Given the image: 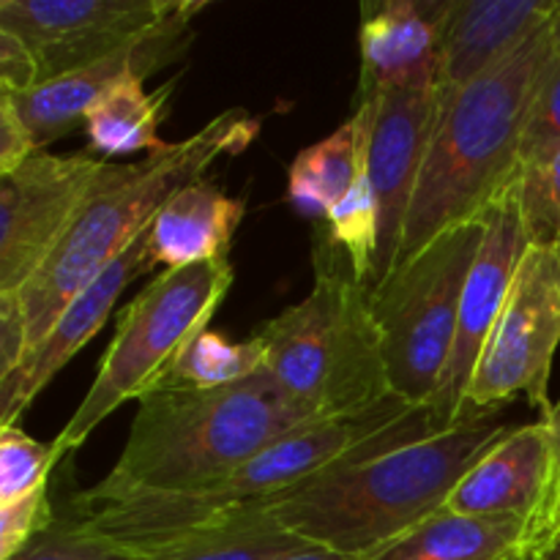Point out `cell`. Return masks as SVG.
<instances>
[{
  "label": "cell",
  "mask_w": 560,
  "mask_h": 560,
  "mask_svg": "<svg viewBox=\"0 0 560 560\" xmlns=\"http://www.w3.org/2000/svg\"><path fill=\"white\" fill-rule=\"evenodd\" d=\"M148 233L151 228L118 260L109 262L82 293H77L44 334L42 342L9 375L0 377V427H16V419L31 408L33 399L49 386V381L102 331L120 293L131 282L153 271L156 262L151 260V249H148Z\"/></svg>",
  "instance_id": "obj_15"
},
{
  "label": "cell",
  "mask_w": 560,
  "mask_h": 560,
  "mask_svg": "<svg viewBox=\"0 0 560 560\" xmlns=\"http://www.w3.org/2000/svg\"><path fill=\"white\" fill-rule=\"evenodd\" d=\"M448 0H386L364 5L359 96L405 85L438 71Z\"/></svg>",
  "instance_id": "obj_18"
},
{
  "label": "cell",
  "mask_w": 560,
  "mask_h": 560,
  "mask_svg": "<svg viewBox=\"0 0 560 560\" xmlns=\"http://www.w3.org/2000/svg\"><path fill=\"white\" fill-rule=\"evenodd\" d=\"M312 421L320 416L262 372L224 388H159L137 402L118 463L74 506L197 490Z\"/></svg>",
  "instance_id": "obj_2"
},
{
  "label": "cell",
  "mask_w": 560,
  "mask_h": 560,
  "mask_svg": "<svg viewBox=\"0 0 560 560\" xmlns=\"http://www.w3.org/2000/svg\"><path fill=\"white\" fill-rule=\"evenodd\" d=\"M27 353L25 315L16 293L0 295V377L9 375Z\"/></svg>",
  "instance_id": "obj_33"
},
{
  "label": "cell",
  "mask_w": 560,
  "mask_h": 560,
  "mask_svg": "<svg viewBox=\"0 0 560 560\" xmlns=\"http://www.w3.org/2000/svg\"><path fill=\"white\" fill-rule=\"evenodd\" d=\"M107 159L38 151L0 175V295L20 293L49 260L107 170Z\"/></svg>",
  "instance_id": "obj_10"
},
{
  "label": "cell",
  "mask_w": 560,
  "mask_h": 560,
  "mask_svg": "<svg viewBox=\"0 0 560 560\" xmlns=\"http://www.w3.org/2000/svg\"><path fill=\"white\" fill-rule=\"evenodd\" d=\"M560 345V249L530 246L506 306L476 361L463 419L501 413L503 405L528 399L550 419V375Z\"/></svg>",
  "instance_id": "obj_9"
},
{
  "label": "cell",
  "mask_w": 560,
  "mask_h": 560,
  "mask_svg": "<svg viewBox=\"0 0 560 560\" xmlns=\"http://www.w3.org/2000/svg\"><path fill=\"white\" fill-rule=\"evenodd\" d=\"M255 334L266 350L262 375L320 419L370 413L397 397L370 288L350 268L317 260L310 295Z\"/></svg>",
  "instance_id": "obj_6"
},
{
  "label": "cell",
  "mask_w": 560,
  "mask_h": 560,
  "mask_svg": "<svg viewBox=\"0 0 560 560\" xmlns=\"http://www.w3.org/2000/svg\"><path fill=\"white\" fill-rule=\"evenodd\" d=\"M556 435L545 419L512 427L459 479L446 512L468 517H514L528 523L545 495Z\"/></svg>",
  "instance_id": "obj_17"
},
{
  "label": "cell",
  "mask_w": 560,
  "mask_h": 560,
  "mask_svg": "<svg viewBox=\"0 0 560 560\" xmlns=\"http://www.w3.org/2000/svg\"><path fill=\"white\" fill-rule=\"evenodd\" d=\"M560 151V60L552 58L530 102L520 145V173L545 164Z\"/></svg>",
  "instance_id": "obj_28"
},
{
  "label": "cell",
  "mask_w": 560,
  "mask_h": 560,
  "mask_svg": "<svg viewBox=\"0 0 560 560\" xmlns=\"http://www.w3.org/2000/svg\"><path fill=\"white\" fill-rule=\"evenodd\" d=\"M550 36H552V49H556V58L560 60V0L556 3V11L550 16Z\"/></svg>",
  "instance_id": "obj_35"
},
{
  "label": "cell",
  "mask_w": 560,
  "mask_h": 560,
  "mask_svg": "<svg viewBox=\"0 0 560 560\" xmlns=\"http://www.w3.org/2000/svg\"><path fill=\"white\" fill-rule=\"evenodd\" d=\"M58 459L63 457L55 443H38L20 427H0V506L47 487Z\"/></svg>",
  "instance_id": "obj_25"
},
{
  "label": "cell",
  "mask_w": 560,
  "mask_h": 560,
  "mask_svg": "<svg viewBox=\"0 0 560 560\" xmlns=\"http://www.w3.org/2000/svg\"><path fill=\"white\" fill-rule=\"evenodd\" d=\"M246 202L230 197L213 180L197 178L175 191L153 217L148 249L156 266L189 268L224 260L244 222Z\"/></svg>",
  "instance_id": "obj_19"
},
{
  "label": "cell",
  "mask_w": 560,
  "mask_h": 560,
  "mask_svg": "<svg viewBox=\"0 0 560 560\" xmlns=\"http://www.w3.org/2000/svg\"><path fill=\"white\" fill-rule=\"evenodd\" d=\"M545 421L552 427V435H556V441H560V399L556 402V408H552L550 419H545Z\"/></svg>",
  "instance_id": "obj_36"
},
{
  "label": "cell",
  "mask_w": 560,
  "mask_h": 560,
  "mask_svg": "<svg viewBox=\"0 0 560 560\" xmlns=\"http://www.w3.org/2000/svg\"><path fill=\"white\" fill-rule=\"evenodd\" d=\"M517 195L530 244L560 249V151L517 175Z\"/></svg>",
  "instance_id": "obj_27"
},
{
  "label": "cell",
  "mask_w": 560,
  "mask_h": 560,
  "mask_svg": "<svg viewBox=\"0 0 560 560\" xmlns=\"http://www.w3.org/2000/svg\"><path fill=\"white\" fill-rule=\"evenodd\" d=\"M481 219H485V238H481L474 266L465 279L463 299H459V320L452 359L443 372L435 399L427 408L435 430H448V427L463 421L465 394H468L476 361H479L481 350H485L487 339L495 328L498 315L506 306L514 279L523 266V257L534 246L528 228H525L523 208H520L517 180L509 184L481 211Z\"/></svg>",
  "instance_id": "obj_12"
},
{
  "label": "cell",
  "mask_w": 560,
  "mask_h": 560,
  "mask_svg": "<svg viewBox=\"0 0 560 560\" xmlns=\"http://www.w3.org/2000/svg\"><path fill=\"white\" fill-rule=\"evenodd\" d=\"M364 153V115L355 107L334 135L304 148L290 164L288 197L304 217L326 219L359 178Z\"/></svg>",
  "instance_id": "obj_22"
},
{
  "label": "cell",
  "mask_w": 560,
  "mask_h": 560,
  "mask_svg": "<svg viewBox=\"0 0 560 560\" xmlns=\"http://www.w3.org/2000/svg\"><path fill=\"white\" fill-rule=\"evenodd\" d=\"M481 238V217L454 224L370 290L388 381L394 394L413 408H430L452 359L459 299Z\"/></svg>",
  "instance_id": "obj_8"
},
{
  "label": "cell",
  "mask_w": 560,
  "mask_h": 560,
  "mask_svg": "<svg viewBox=\"0 0 560 560\" xmlns=\"http://www.w3.org/2000/svg\"><path fill=\"white\" fill-rule=\"evenodd\" d=\"M202 9H208L206 0H184L173 16L148 27L145 33L131 38L115 52L71 71V74L42 82L31 93L14 96L16 109L31 129L38 151H44L49 142L71 135L77 124H85L91 104L115 82H120L124 77L148 80L153 71L184 58L189 44L195 42V20Z\"/></svg>",
  "instance_id": "obj_14"
},
{
  "label": "cell",
  "mask_w": 560,
  "mask_h": 560,
  "mask_svg": "<svg viewBox=\"0 0 560 560\" xmlns=\"http://www.w3.org/2000/svg\"><path fill=\"white\" fill-rule=\"evenodd\" d=\"M359 104L366 109V173L381 206V244L370 279V290H375L394 271L410 200L430 151L438 118V71L359 96Z\"/></svg>",
  "instance_id": "obj_11"
},
{
  "label": "cell",
  "mask_w": 560,
  "mask_h": 560,
  "mask_svg": "<svg viewBox=\"0 0 560 560\" xmlns=\"http://www.w3.org/2000/svg\"><path fill=\"white\" fill-rule=\"evenodd\" d=\"M55 520L58 517L52 514L47 487L14 503H3L0 506V560L20 556L27 545L52 528Z\"/></svg>",
  "instance_id": "obj_29"
},
{
  "label": "cell",
  "mask_w": 560,
  "mask_h": 560,
  "mask_svg": "<svg viewBox=\"0 0 560 560\" xmlns=\"http://www.w3.org/2000/svg\"><path fill=\"white\" fill-rule=\"evenodd\" d=\"M512 427L485 413L435 430L427 410H413L345 463L268 503L266 512L310 545L366 558L443 512L459 479Z\"/></svg>",
  "instance_id": "obj_1"
},
{
  "label": "cell",
  "mask_w": 560,
  "mask_h": 560,
  "mask_svg": "<svg viewBox=\"0 0 560 560\" xmlns=\"http://www.w3.org/2000/svg\"><path fill=\"white\" fill-rule=\"evenodd\" d=\"M184 0H0V27L33 49L42 82L71 74L159 25Z\"/></svg>",
  "instance_id": "obj_13"
},
{
  "label": "cell",
  "mask_w": 560,
  "mask_h": 560,
  "mask_svg": "<svg viewBox=\"0 0 560 560\" xmlns=\"http://www.w3.org/2000/svg\"><path fill=\"white\" fill-rule=\"evenodd\" d=\"M560 547V441L552 452L550 476H547L545 495L530 520L525 523L523 556L528 560H547Z\"/></svg>",
  "instance_id": "obj_30"
},
{
  "label": "cell",
  "mask_w": 560,
  "mask_h": 560,
  "mask_svg": "<svg viewBox=\"0 0 560 560\" xmlns=\"http://www.w3.org/2000/svg\"><path fill=\"white\" fill-rule=\"evenodd\" d=\"M552 58L547 22L468 88L452 96L438 91L435 129L394 268L419 255L443 230L479 219L517 180L525 118Z\"/></svg>",
  "instance_id": "obj_3"
},
{
  "label": "cell",
  "mask_w": 560,
  "mask_h": 560,
  "mask_svg": "<svg viewBox=\"0 0 560 560\" xmlns=\"http://www.w3.org/2000/svg\"><path fill=\"white\" fill-rule=\"evenodd\" d=\"M266 366V350L257 334L244 342H233L224 334L202 331L186 348L164 388H224L260 375Z\"/></svg>",
  "instance_id": "obj_24"
},
{
  "label": "cell",
  "mask_w": 560,
  "mask_h": 560,
  "mask_svg": "<svg viewBox=\"0 0 560 560\" xmlns=\"http://www.w3.org/2000/svg\"><path fill=\"white\" fill-rule=\"evenodd\" d=\"M233 279L230 257L167 268L124 306L85 399L55 438L60 457L80 448L126 402L167 386L186 348L208 331Z\"/></svg>",
  "instance_id": "obj_7"
},
{
  "label": "cell",
  "mask_w": 560,
  "mask_h": 560,
  "mask_svg": "<svg viewBox=\"0 0 560 560\" xmlns=\"http://www.w3.org/2000/svg\"><path fill=\"white\" fill-rule=\"evenodd\" d=\"M257 135L260 120L233 107L186 140L167 142L140 162L107 164L58 249L16 293L25 315L27 353L42 342L71 299L151 228L159 208L175 191L206 178V170L219 159L244 153Z\"/></svg>",
  "instance_id": "obj_4"
},
{
  "label": "cell",
  "mask_w": 560,
  "mask_h": 560,
  "mask_svg": "<svg viewBox=\"0 0 560 560\" xmlns=\"http://www.w3.org/2000/svg\"><path fill=\"white\" fill-rule=\"evenodd\" d=\"M525 523L438 512L364 560H512L523 556Z\"/></svg>",
  "instance_id": "obj_20"
},
{
  "label": "cell",
  "mask_w": 560,
  "mask_h": 560,
  "mask_svg": "<svg viewBox=\"0 0 560 560\" xmlns=\"http://www.w3.org/2000/svg\"><path fill=\"white\" fill-rule=\"evenodd\" d=\"M11 560H142V552L88 528L80 517L55 520L47 534Z\"/></svg>",
  "instance_id": "obj_26"
},
{
  "label": "cell",
  "mask_w": 560,
  "mask_h": 560,
  "mask_svg": "<svg viewBox=\"0 0 560 560\" xmlns=\"http://www.w3.org/2000/svg\"><path fill=\"white\" fill-rule=\"evenodd\" d=\"M547 560H560V547H558V550H556V552H552V556H550V558H547Z\"/></svg>",
  "instance_id": "obj_37"
},
{
  "label": "cell",
  "mask_w": 560,
  "mask_h": 560,
  "mask_svg": "<svg viewBox=\"0 0 560 560\" xmlns=\"http://www.w3.org/2000/svg\"><path fill=\"white\" fill-rule=\"evenodd\" d=\"M413 410L424 408H413L405 399L394 397L392 402L370 413L312 421L279 438L249 463L211 485L175 495L135 498L107 506H74V517H80L96 534L137 552L159 550L170 541H178L224 520L266 509L284 492L345 463L350 454L397 427Z\"/></svg>",
  "instance_id": "obj_5"
},
{
  "label": "cell",
  "mask_w": 560,
  "mask_h": 560,
  "mask_svg": "<svg viewBox=\"0 0 560 560\" xmlns=\"http://www.w3.org/2000/svg\"><path fill=\"white\" fill-rule=\"evenodd\" d=\"M558 0H448L438 47V91L452 96L495 69L547 25Z\"/></svg>",
  "instance_id": "obj_16"
},
{
  "label": "cell",
  "mask_w": 560,
  "mask_h": 560,
  "mask_svg": "<svg viewBox=\"0 0 560 560\" xmlns=\"http://www.w3.org/2000/svg\"><path fill=\"white\" fill-rule=\"evenodd\" d=\"M42 85V69L33 49L16 33L0 27V93L22 96Z\"/></svg>",
  "instance_id": "obj_31"
},
{
  "label": "cell",
  "mask_w": 560,
  "mask_h": 560,
  "mask_svg": "<svg viewBox=\"0 0 560 560\" xmlns=\"http://www.w3.org/2000/svg\"><path fill=\"white\" fill-rule=\"evenodd\" d=\"M279 560H364L359 556H345V552L328 550V547H317V545H306L304 550H295L290 556L279 558Z\"/></svg>",
  "instance_id": "obj_34"
},
{
  "label": "cell",
  "mask_w": 560,
  "mask_h": 560,
  "mask_svg": "<svg viewBox=\"0 0 560 560\" xmlns=\"http://www.w3.org/2000/svg\"><path fill=\"white\" fill-rule=\"evenodd\" d=\"M33 153H38L36 140L22 120L14 96L0 93V175L14 173Z\"/></svg>",
  "instance_id": "obj_32"
},
{
  "label": "cell",
  "mask_w": 560,
  "mask_h": 560,
  "mask_svg": "<svg viewBox=\"0 0 560 560\" xmlns=\"http://www.w3.org/2000/svg\"><path fill=\"white\" fill-rule=\"evenodd\" d=\"M306 545L310 541L290 534L266 509H257L142 552V560H279Z\"/></svg>",
  "instance_id": "obj_23"
},
{
  "label": "cell",
  "mask_w": 560,
  "mask_h": 560,
  "mask_svg": "<svg viewBox=\"0 0 560 560\" xmlns=\"http://www.w3.org/2000/svg\"><path fill=\"white\" fill-rule=\"evenodd\" d=\"M175 82L148 93L142 77H124L91 104L85 115L88 142L96 153L129 156L140 151H159L167 142L159 137V126L167 118Z\"/></svg>",
  "instance_id": "obj_21"
}]
</instances>
